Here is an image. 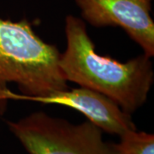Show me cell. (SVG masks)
<instances>
[{"mask_svg": "<svg viewBox=\"0 0 154 154\" xmlns=\"http://www.w3.org/2000/svg\"><path fill=\"white\" fill-rule=\"evenodd\" d=\"M65 35L58 66L67 82L104 94L130 115L144 105L154 81L150 57L142 54L122 63L99 55L85 22L73 15L65 18Z\"/></svg>", "mask_w": 154, "mask_h": 154, "instance_id": "1", "label": "cell"}, {"mask_svg": "<svg viewBox=\"0 0 154 154\" xmlns=\"http://www.w3.org/2000/svg\"><path fill=\"white\" fill-rule=\"evenodd\" d=\"M59 57L57 47L45 42L27 19L0 18V114L9 99L35 101L69 88Z\"/></svg>", "mask_w": 154, "mask_h": 154, "instance_id": "2", "label": "cell"}, {"mask_svg": "<svg viewBox=\"0 0 154 154\" xmlns=\"http://www.w3.org/2000/svg\"><path fill=\"white\" fill-rule=\"evenodd\" d=\"M28 154H122L91 122L75 124L44 111L6 122Z\"/></svg>", "mask_w": 154, "mask_h": 154, "instance_id": "3", "label": "cell"}, {"mask_svg": "<svg viewBox=\"0 0 154 154\" xmlns=\"http://www.w3.org/2000/svg\"><path fill=\"white\" fill-rule=\"evenodd\" d=\"M152 0H75L83 21L95 28L124 30L148 57L154 56Z\"/></svg>", "mask_w": 154, "mask_h": 154, "instance_id": "4", "label": "cell"}, {"mask_svg": "<svg viewBox=\"0 0 154 154\" xmlns=\"http://www.w3.org/2000/svg\"><path fill=\"white\" fill-rule=\"evenodd\" d=\"M42 104L70 107L85 116L89 122L104 133L121 136L129 130L137 129L130 114L104 94L87 88H68L35 99Z\"/></svg>", "mask_w": 154, "mask_h": 154, "instance_id": "5", "label": "cell"}, {"mask_svg": "<svg viewBox=\"0 0 154 154\" xmlns=\"http://www.w3.org/2000/svg\"><path fill=\"white\" fill-rule=\"evenodd\" d=\"M116 147L122 154H154L153 134L129 130L122 134Z\"/></svg>", "mask_w": 154, "mask_h": 154, "instance_id": "6", "label": "cell"}]
</instances>
